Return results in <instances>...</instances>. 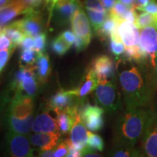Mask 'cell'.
Listing matches in <instances>:
<instances>
[{"instance_id": "cell-1", "label": "cell", "mask_w": 157, "mask_h": 157, "mask_svg": "<svg viewBox=\"0 0 157 157\" xmlns=\"http://www.w3.org/2000/svg\"><path fill=\"white\" fill-rule=\"evenodd\" d=\"M116 69L126 109L152 105L157 91V76L148 60L123 57L117 60Z\"/></svg>"}, {"instance_id": "cell-2", "label": "cell", "mask_w": 157, "mask_h": 157, "mask_svg": "<svg viewBox=\"0 0 157 157\" xmlns=\"http://www.w3.org/2000/svg\"><path fill=\"white\" fill-rule=\"evenodd\" d=\"M156 109L149 106L126 109L119 117L113 132V146L134 148L141 140Z\"/></svg>"}, {"instance_id": "cell-3", "label": "cell", "mask_w": 157, "mask_h": 157, "mask_svg": "<svg viewBox=\"0 0 157 157\" xmlns=\"http://www.w3.org/2000/svg\"><path fill=\"white\" fill-rule=\"evenodd\" d=\"M34 117L33 98L15 93L6 112V122L9 131L28 135Z\"/></svg>"}, {"instance_id": "cell-4", "label": "cell", "mask_w": 157, "mask_h": 157, "mask_svg": "<svg viewBox=\"0 0 157 157\" xmlns=\"http://www.w3.org/2000/svg\"><path fill=\"white\" fill-rule=\"evenodd\" d=\"M94 99L97 105L108 113H113L122 109L121 94L114 78L100 79L95 90Z\"/></svg>"}, {"instance_id": "cell-5", "label": "cell", "mask_w": 157, "mask_h": 157, "mask_svg": "<svg viewBox=\"0 0 157 157\" xmlns=\"http://www.w3.org/2000/svg\"><path fill=\"white\" fill-rule=\"evenodd\" d=\"M39 79L35 65L21 66L16 71L10 87L15 93L34 98L39 90Z\"/></svg>"}, {"instance_id": "cell-6", "label": "cell", "mask_w": 157, "mask_h": 157, "mask_svg": "<svg viewBox=\"0 0 157 157\" xmlns=\"http://www.w3.org/2000/svg\"><path fill=\"white\" fill-rule=\"evenodd\" d=\"M26 135L9 131L6 135V148L8 154L13 157H31L34 148Z\"/></svg>"}, {"instance_id": "cell-7", "label": "cell", "mask_w": 157, "mask_h": 157, "mask_svg": "<svg viewBox=\"0 0 157 157\" xmlns=\"http://www.w3.org/2000/svg\"><path fill=\"white\" fill-rule=\"evenodd\" d=\"M11 24L24 33L25 36L32 37L42 34L44 29L42 15L36 10L25 13L22 19L13 21Z\"/></svg>"}, {"instance_id": "cell-8", "label": "cell", "mask_w": 157, "mask_h": 157, "mask_svg": "<svg viewBox=\"0 0 157 157\" xmlns=\"http://www.w3.org/2000/svg\"><path fill=\"white\" fill-rule=\"evenodd\" d=\"M81 117L87 129L98 132L103 128L104 124V109L98 105H91L89 103H79Z\"/></svg>"}, {"instance_id": "cell-9", "label": "cell", "mask_w": 157, "mask_h": 157, "mask_svg": "<svg viewBox=\"0 0 157 157\" xmlns=\"http://www.w3.org/2000/svg\"><path fill=\"white\" fill-rule=\"evenodd\" d=\"M142 156L157 157V109L154 111L140 140Z\"/></svg>"}, {"instance_id": "cell-10", "label": "cell", "mask_w": 157, "mask_h": 157, "mask_svg": "<svg viewBox=\"0 0 157 157\" xmlns=\"http://www.w3.org/2000/svg\"><path fill=\"white\" fill-rule=\"evenodd\" d=\"M139 44L148 56L151 64L156 69L157 61L156 25H150L140 29Z\"/></svg>"}, {"instance_id": "cell-11", "label": "cell", "mask_w": 157, "mask_h": 157, "mask_svg": "<svg viewBox=\"0 0 157 157\" xmlns=\"http://www.w3.org/2000/svg\"><path fill=\"white\" fill-rule=\"evenodd\" d=\"M71 141L74 146L83 149L88 142V131L81 117L79 109V101L76 104L74 111V121L71 129Z\"/></svg>"}, {"instance_id": "cell-12", "label": "cell", "mask_w": 157, "mask_h": 157, "mask_svg": "<svg viewBox=\"0 0 157 157\" xmlns=\"http://www.w3.org/2000/svg\"><path fill=\"white\" fill-rule=\"evenodd\" d=\"M71 25L74 34L89 45L92 38L91 26L89 18L82 7L76 10L74 13L71 19Z\"/></svg>"}, {"instance_id": "cell-13", "label": "cell", "mask_w": 157, "mask_h": 157, "mask_svg": "<svg viewBox=\"0 0 157 157\" xmlns=\"http://www.w3.org/2000/svg\"><path fill=\"white\" fill-rule=\"evenodd\" d=\"M117 30L125 48H132L139 44L140 29L137 28L135 23L127 21H120Z\"/></svg>"}, {"instance_id": "cell-14", "label": "cell", "mask_w": 157, "mask_h": 157, "mask_svg": "<svg viewBox=\"0 0 157 157\" xmlns=\"http://www.w3.org/2000/svg\"><path fill=\"white\" fill-rule=\"evenodd\" d=\"M90 68L97 75L98 80L115 78L114 62L105 55L98 56L94 59Z\"/></svg>"}, {"instance_id": "cell-15", "label": "cell", "mask_w": 157, "mask_h": 157, "mask_svg": "<svg viewBox=\"0 0 157 157\" xmlns=\"http://www.w3.org/2000/svg\"><path fill=\"white\" fill-rule=\"evenodd\" d=\"M31 129L34 132H60L58 120L45 110L34 118L31 124Z\"/></svg>"}, {"instance_id": "cell-16", "label": "cell", "mask_w": 157, "mask_h": 157, "mask_svg": "<svg viewBox=\"0 0 157 157\" xmlns=\"http://www.w3.org/2000/svg\"><path fill=\"white\" fill-rule=\"evenodd\" d=\"M82 7L80 0H58L56 6V15L60 25H67L71 23L74 13Z\"/></svg>"}, {"instance_id": "cell-17", "label": "cell", "mask_w": 157, "mask_h": 157, "mask_svg": "<svg viewBox=\"0 0 157 157\" xmlns=\"http://www.w3.org/2000/svg\"><path fill=\"white\" fill-rule=\"evenodd\" d=\"M60 132H36L31 135L29 140L39 151H44L55 148L60 141Z\"/></svg>"}, {"instance_id": "cell-18", "label": "cell", "mask_w": 157, "mask_h": 157, "mask_svg": "<svg viewBox=\"0 0 157 157\" xmlns=\"http://www.w3.org/2000/svg\"><path fill=\"white\" fill-rule=\"evenodd\" d=\"M76 97L71 94L68 90H60L50 98L48 102L49 109L52 110L56 113L59 111L71 107L77 103L79 100L75 99Z\"/></svg>"}, {"instance_id": "cell-19", "label": "cell", "mask_w": 157, "mask_h": 157, "mask_svg": "<svg viewBox=\"0 0 157 157\" xmlns=\"http://www.w3.org/2000/svg\"><path fill=\"white\" fill-rule=\"evenodd\" d=\"M30 12L21 0H13L10 3L0 9V27L7 25L10 21L21 14Z\"/></svg>"}, {"instance_id": "cell-20", "label": "cell", "mask_w": 157, "mask_h": 157, "mask_svg": "<svg viewBox=\"0 0 157 157\" xmlns=\"http://www.w3.org/2000/svg\"><path fill=\"white\" fill-rule=\"evenodd\" d=\"M98 82L99 80L97 75L93 71V70L90 68H88L87 73L79 86L74 90H68V92L79 99V98L85 97L88 94L95 90L98 84Z\"/></svg>"}, {"instance_id": "cell-21", "label": "cell", "mask_w": 157, "mask_h": 157, "mask_svg": "<svg viewBox=\"0 0 157 157\" xmlns=\"http://www.w3.org/2000/svg\"><path fill=\"white\" fill-rule=\"evenodd\" d=\"M34 65L39 83L42 84L47 83L50 78L51 70H52L50 57L44 52L37 54Z\"/></svg>"}, {"instance_id": "cell-22", "label": "cell", "mask_w": 157, "mask_h": 157, "mask_svg": "<svg viewBox=\"0 0 157 157\" xmlns=\"http://www.w3.org/2000/svg\"><path fill=\"white\" fill-rule=\"evenodd\" d=\"M77 103L73 106L67 108L56 113L60 132L62 134L66 135L71 131L74 121V111Z\"/></svg>"}, {"instance_id": "cell-23", "label": "cell", "mask_w": 157, "mask_h": 157, "mask_svg": "<svg viewBox=\"0 0 157 157\" xmlns=\"http://www.w3.org/2000/svg\"><path fill=\"white\" fill-rule=\"evenodd\" d=\"M119 20H117L115 17L111 16V15H108L106 18L101 25V27L96 31V34L99 36V38L102 40H105L107 39H110L111 34L112 32L117 28L118 25L119 23Z\"/></svg>"}, {"instance_id": "cell-24", "label": "cell", "mask_w": 157, "mask_h": 157, "mask_svg": "<svg viewBox=\"0 0 157 157\" xmlns=\"http://www.w3.org/2000/svg\"><path fill=\"white\" fill-rule=\"evenodd\" d=\"M2 31L9 37L12 42L13 48L14 49L21 44V43L22 42L23 39L25 36L24 33L22 32L20 29L16 28L14 25H12L11 23L2 27Z\"/></svg>"}, {"instance_id": "cell-25", "label": "cell", "mask_w": 157, "mask_h": 157, "mask_svg": "<svg viewBox=\"0 0 157 157\" xmlns=\"http://www.w3.org/2000/svg\"><path fill=\"white\" fill-rule=\"evenodd\" d=\"M109 156L114 157H137L142 156L140 149H137L135 147L113 146L109 153Z\"/></svg>"}, {"instance_id": "cell-26", "label": "cell", "mask_w": 157, "mask_h": 157, "mask_svg": "<svg viewBox=\"0 0 157 157\" xmlns=\"http://www.w3.org/2000/svg\"><path fill=\"white\" fill-rule=\"evenodd\" d=\"M110 49L111 52L117 57L121 56L124 52L125 46L120 38L117 28L113 31L110 36Z\"/></svg>"}, {"instance_id": "cell-27", "label": "cell", "mask_w": 157, "mask_h": 157, "mask_svg": "<svg viewBox=\"0 0 157 157\" xmlns=\"http://www.w3.org/2000/svg\"><path fill=\"white\" fill-rule=\"evenodd\" d=\"M87 11L92 26H93L94 31L96 32L103 25L104 21L109 15V12L98 11L90 9H87Z\"/></svg>"}, {"instance_id": "cell-28", "label": "cell", "mask_w": 157, "mask_h": 157, "mask_svg": "<svg viewBox=\"0 0 157 157\" xmlns=\"http://www.w3.org/2000/svg\"><path fill=\"white\" fill-rule=\"evenodd\" d=\"M157 23V17L151 13L143 12L140 14H137L136 21L135 24L138 29H143L150 25H156Z\"/></svg>"}, {"instance_id": "cell-29", "label": "cell", "mask_w": 157, "mask_h": 157, "mask_svg": "<svg viewBox=\"0 0 157 157\" xmlns=\"http://www.w3.org/2000/svg\"><path fill=\"white\" fill-rule=\"evenodd\" d=\"M71 46L60 36L54 39L51 42V49L57 56H62L67 52Z\"/></svg>"}, {"instance_id": "cell-30", "label": "cell", "mask_w": 157, "mask_h": 157, "mask_svg": "<svg viewBox=\"0 0 157 157\" xmlns=\"http://www.w3.org/2000/svg\"><path fill=\"white\" fill-rule=\"evenodd\" d=\"M87 147L94 151H103L104 149V142L102 137L100 135L95 133L88 132V142Z\"/></svg>"}, {"instance_id": "cell-31", "label": "cell", "mask_w": 157, "mask_h": 157, "mask_svg": "<svg viewBox=\"0 0 157 157\" xmlns=\"http://www.w3.org/2000/svg\"><path fill=\"white\" fill-rule=\"evenodd\" d=\"M129 8V7L128 6L121 2L119 0H117L113 7L109 11V13L110 15L119 20V21H123L124 16L126 14Z\"/></svg>"}, {"instance_id": "cell-32", "label": "cell", "mask_w": 157, "mask_h": 157, "mask_svg": "<svg viewBox=\"0 0 157 157\" xmlns=\"http://www.w3.org/2000/svg\"><path fill=\"white\" fill-rule=\"evenodd\" d=\"M71 143V139L66 138L63 140H61L58 145L55 147L54 156L55 157H61L66 156L68 154L69 145Z\"/></svg>"}, {"instance_id": "cell-33", "label": "cell", "mask_w": 157, "mask_h": 157, "mask_svg": "<svg viewBox=\"0 0 157 157\" xmlns=\"http://www.w3.org/2000/svg\"><path fill=\"white\" fill-rule=\"evenodd\" d=\"M36 57L37 53L35 50L26 49V50H22L20 56V60L27 65H34L36 62Z\"/></svg>"}, {"instance_id": "cell-34", "label": "cell", "mask_w": 157, "mask_h": 157, "mask_svg": "<svg viewBox=\"0 0 157 157\" xmlns=\"http://www.w3.org/2000/svg\"><path fill=\"white\" fill-rule=\"evenodd\" d=\"M46 43L47 34L45 33H42L34 37V50L37 54L44 52Z\"/></svg>"}, {"instance_id": "cell-35", "label": "cell", "mask_w": 157, "mask_h": 157, "mask_svg": "<svg viewBox=\"0 0 157 157\" xmlns=\"http://www.w3.org/2000/svg\"><path fill=\"white\" fill-rule=\"evenodd\" d=\"M14 51L13 48H7L0 50V72L5 67L6 64L8 62L10 57Z\"/></svg>"}, {"instance_id": "cell-36", "label": "cell", "mask_w": 157, "mask_h": 157, "mask_svg": "<svg viewBox=\"0 0 157 157\" xmlns=\"http://www.w3.org/2000/svg\"><path fill=\"white\" fill-rule=\"evenodd\" d=\"M85 7L86 9L94 10L105 12L107 11L104 8L100 0H85Z\"/></svg>"}, {"instance_id": "cell-37", "label": "cell", "mask_w": 157, "mask_h": 157, "mask_svg": "<svg viewBox=\"0 0 157 157\" xmlns=\"http://www.w3.org/2000/svg\"><path fill=\"white\" fill-rule=\"evenodd\" d=\"M137 10L151 13L157 17V2L156 0H151L148 5L142 7H139L137 9Z\"/></svg>"}, {"instance_id": "cell-38", "label": "cell", "mask_w": 157, "mask_h": 157, "mask_svg": "<svg viewBox=\"0 0 157 157\" xmlns=\"http://www.w3.org/2000/svg\"><path fill=\"white\" fill-rule=\"evenodd\" d=\"M59 36L61 37L66 43H68L70 46H71V45L74 44L76 37V35L74 34V31H71L70 30L64 31L63 32L62 34H60Z\"/></svg>"}, {"instance_id": "cell-39", "label": "cell", "mask_w": 157, "mask_h": 157, "mask_svg": "<svg viewBox=\"0 0 157 157\" xmlns=\"http://www.w3.org/2000/svg\"><path fill=\"white\" fill-rule=\"evenodd\" d=\"M7 48L14 49L13 48L12 42L9 37L4 34L2 31H1L0 32V50H3V49Z\"/></svg>"}, {"instance_id": "cell-40", "label": "cell", "mask_w": 157, "mask_h": 157, "mask_svg": "<svg viewBox=\"0 0 157 157\" xmlns=\"http://www.w3.org/2000/svg\"><path fill=\"white\" fill-rule=\"evenodd\" d=\"M44 1V0H21L29 11L36 10Z\"/></svg>"}, {"instance_id": "cell-41", "label": "cell", "mask_w": 157, "mask_h": 157, "mask_svg": "<svg viewBox=\"0 0 157 157\" xmlns=\"http://www.w3.org/2000/svg\"><path fill=\"white\" fill-rule=\"evenodd\" d=\"M20 45L22 50H26V49L34 50V40L33 39L32 36H25Z\"/></svg>"}, {"instance_id": "cell-42", "label": "cell", "mask_w": 157, "mask_h": 157, "mask_svg": "<svg viewBox=\"0 0 157 157\" xmlns=\"http://www.w3.org/2000/svg\"><path fill=\"white\" fill-rule=\"evenodd\" d=\"M137 16V14L136 11H135V8H134V7H129L126 14L124 16L123 21H129V22L135 23V21H136Z\"/></svg>"}, {"instance_id": "cell-43", "label": "cell", "mask_w": 157, "mask_h": 157, "mask_svg": "<svg viewBox=\"0 0 157 157\" xmlns=\"http://www.w3.org/2000/svg\"><path fill=\"white\" fill-rule=\"evenodd\" d=\"M88 44L80 37L76 36L75 42H74V47L77 52H80L87 48Z\"/></svg>"}, {"instance_id": "cell-44", "label": "cell", "mask_w": 157, "mask_h": 157, "mask_svg": "<svg viewBox=\"0 0 157 157\" xmlns=\"http://www.w3.org/2000/svg\"><path fill=\"white\" fill-rule=\"evenodd\" d=\"M45 2V5L47 6L48 10V13H49V17H48V24L50 23V19L52 16V14H53V11L54 9L56 8V6L58 3V0H44Z\"/></svg>"}, {"instance_id": "cell-45", "label": "cell", "mask_w": 157, "mask_h": 157, "mask_svg": "<svg viewBox=\"0 0 157 157\" xmlns=\"http://www.w3.org/2000/svg\"><path fill=\"white\" fill-rule=\"evenodd\" d=\"M66 156L68 157L82 156V150L74 146L71 143H71L69 145V149H68V154Z\"/></svg>"}, {"instance_id": "cell-46", "label": "cell", "mask_w": 157, "mask_h": 157, "mask_svg": "<svg viewBox=\"0 0 157 157\" xmlns=\"http://www.w3.org/2000/svg\"><path fill=\"white\" fill-rule=\"evenodd\" d=\"M9 101V97L7 94H4L3 95L0 96V113L2 112L4 108L7 105Z\"/></svg>"}, {"instance_id": "cell-47", "label": "cell", "mask_w": 157, "mask_h": 157, "mask_svg": "<svg viewBox=\"0 0 157 157\" xmlns=\"http://www.w3.org/2000/svg\"><path fill=\"white\" fill-rule=\"evenodd\" d=\"M100 1H101L104 8L109 12L113 7V5H114L117 0H100Z\"/></svg>"}, {"instance_id": "cell-48", "label": "cell", "mask_w": 157, "mask_h": 157, "mask_svg": "<svg viewBox=\"0 0 157 157\" xmlns=\"http://www.w3.org/2000/svg\"><path fill=\"white\" fill-rule=\"evenodd\" d=\"M54 150L55 148L52 149H48V150L39 151V156L43 157H52L54 156Z\"/></svg>"}, {"instance_id": "cell-49", "label": "cell", "mask_w": 157, "mask_h": 157, "mask_svg": "<svg viewBox=\"0 0 157 157\" xmlns=\"http://www.w3.org/2000/svg\"><path fill=\"white\" fill-rule=\"evenodd\" d=\"M135 1H136V7H135V9L137 10L139 7H144V6L148 5L151 0H135Z\"/></svg>"}, {"instance_id": "cell-50", "label": "cell", "mask_w": 157, "mask_h": 157, "mask_svg": "<svg viewBox=\"0 0 157 157\" xmlns=\"http://www.w3.org/2000/svg\"><path fill=\"white\" fill-rule=\"evenodd\" d=\"M119 1L129 7L135 8V7H136V1L135 0H119Z\"/></svg>"}, {"instance_id": "cell-51", "label": "cell", "mask_w": 157, "mask_h": 157, "mask_svg": "<svg viewBox=\"0 0 157 157\" xmlns=\"http://www.w3.org/2000/svg\"><path fill=\"white\" fill-rule=\"evenodd\" d=\"M12 1H13V0H0V9L3 8L6 5L10 3Z\"/></svg>"}, {"instance_id": "cell-52", "label": "cell", "mask_w": 157, "mask_h": 157, "mask_svg": "<svg viewBox=\"0 0 157 157\" xmlns=\"http://www.w3.org/2000/svg\"><path fill=\"white\" fill-rule=\"evenodd\" d=\"M156 76H157V61H156Z\"/></svg>"}, {"instance_id": "cell-53", "label": "cell", "mask_w": 157, "mask_h": 157, "mask_svg": "<svg viewBox=\"0 0 157 157\" xmlns=\"http://www.w3.org/2000/svg\"><path fill=\"white\" fill-rule=\"evenodd\" d=\"M156 36H157V23L156 24Z\"/></svg>"}, {"instance_id": "cell-54", "label": "cell", "mask_w": 157, "mask_h": 157, "mask_svg": "<svg viewBox=\"0 0 157 157\" xmlns=\"http://www.w3.org/2000/svg\"><path fill=\"white\" fill-rule=\"evenodd\" d=\"M2 27H0V32L2 31Z\"/></svg>"}]
</instances>
